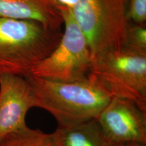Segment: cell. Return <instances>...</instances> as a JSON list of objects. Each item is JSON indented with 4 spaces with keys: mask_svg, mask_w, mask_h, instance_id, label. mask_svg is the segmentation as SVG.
I'll return each instance as SVG.
<instances>
[{
    "mask_svg": "<svg viewBox=\"0 0 146 146\" xmlns=\"http://www.w3.org/2000/svg\"><path fill=\"white\" fill-rule=\"evenodd\" d=\"M38 108L54 116L58 126H69L96 119L112 96L89 77L61 82L29 76Z\"/></svg>",
    "mask_w": 146,
    "mask_h": 146,
    "instance_id": "6da1fadb",
    "label": "cell"
},
{
    "mask_svg": "<svg viewBox=\"0 0 146 146\" xmlns=\"http://www.w3.org/2000/svg\"><path fill=\"white\" fill-rule=\"evenodd\" d=\"M62 33L37 21L0 17V74L28 77L56 48Z\"/></svg>",
    "mask_w": 146,
    "mask_h": 146,
    "instance_id": "7a4b0ae2",
    "label": "cell"
},
{
    "mask_svg": "<svg viewBox=\"0 0 146 146\" xmlns=\"http://www.w3.org/2000/svg\"><path fill=\"white\" fill-rule=\"evenodd\" d=\"M88 77L112 97L132 100L146 111V54L123 46L93 58Z\"/></svg>",
    "mask_w": 146,
    "mask_h": 146,
    "instance_id": "3957f363",
    "label": "cell"
},
{
    "mask_svg": "<svg viewBox=\"0 0 146 146\" xmlns=\"http://www.w3.org/2000/svg\"><path fill=\"white\" fill-rule=\"evenodd\" d=\"M129 0H79L71 11L86 37L94 58L125 45L130 25Z\"/></svg>",
    "mask_w": 146,
    "mask_h": 146,
    "instance_id": "277c9868",
    "label": "cell"
},
{
    "mask_svg": "<svg viewBox=\"0 0 146 146\" xmlns=\"http://www.w3.org/2000/svg\"><path fill=\"white\" fill-rule=\"evenodd\" d=\"M60 10L64 25L61 39L50 56L35 67L30 76L61 82L86 79L93 61L86 37L71 11Z\"/></svg>",
    "mask_w": 146,
    "mask_h": 146,
    "instance_id": "5b68a950",
    "label": "cell"
},
{
    "mask_svg": "<svg viewBox=\"0 0 146 146\" xmlns=\"http://www.w3.org/2000/svg\"><path fill=\"white\" fill-rule=\"evenodd\" d=\"M33 108H38V101L27 78L0 74V141L12 133L28 129L26 116Z\"/></svg>",
    "mask_w": 146,
    "mask_h": 146,
    "instance_id": "8992f818",
    "label": "cell"
},
{
    "mask_svg": "<svg viewBox=\"0 0 146 146\" xmlns=\"http://www.w3.org/2000/svg\"><path fill=\"white\" fill-rule=\"evenodd\" d=\"M96 120L108 137L118 145L146 144V111L132 100L112 97Z\"/></svg>",
    "mask_w": 146,
    "mask_h": 146,
    "instance_id": "52a82bcc",
    "label": "cell"
},
{
    "mask_svg": "<svg viewBox=\"0 0 146 146\" xmlns=\"http://www.w3.org/2000/svg\"><path fill=\"white\" fill-rule=\"evenodd\" d=\"M0 17L39 22L61 29L64 19L54 0H0Z\"/></svg>",
    "mask_w": 146,
    "mask_h": 146,
    "instance_id": "ba28073f",
    "label": "cell"
},
{
    "mask_svg": "<svg viewBox=\"0 0 146 146\" xmlns=\"http://www.w3.org/2000/svg\"><path fill=\"white\" fill-rule=\"evenodd\" d=\"M52 134L57 146H122L108 137L96 119L58 126Z\"/></svg>",
    "mask_w": 146,
    "mask_h": 146,
    "instance_id": "9c48e42d",
    "label": "cell"
},
{
    "mask_svg": "<svg viewBox=\"0 0 146 146\" xmlns=\"http://www.w3.org/2000/svg\"><path fill=\"white\" fill-rule=\"evenodd\" d=\"M0 146H57L52 134L30 128L12 133L0 141Z\"/></svg>",
    "mask_w": 146,
    "mask_h": 146,
    "instance_id": "30bf717a",
    "label": "cell"
},
{
    "mask_svg": "<svg viewBox=\"0 0 146 146\" xmlns=\"http://www.w3.org/2000/svg\"><path fill=\"white\" fill-rule=\"evenodd\" d=\"M123 46L135 52L146 54L145 24L138 25L130 23Z\"/></svg>",
    "mask_w": 146,
    "mask_h": 146,
    "instance_id": "8fae6325",
    "label": "cell"
},
{
    "mask_svg": "<svg viewBox=\"0 0 146 146\" xmlns=\"http://www.w3.org/2000/svg\"><path fill=\"white\" fill-rule=\"evenodd\" d=\"M128 14L131 23L145 24L146 0H129Z\"/></svg>",
    "mask_w": 146,
    "mask_h": 146,
    "instance_id": "7c38bea8",
    "label": "cell"
},
{
    "mask_svg": "<svg viewBox=\"0 0 146 146\" xmlns=\"http://www.w3.org/2000/svg\"><path fill=\"white\" fill-rule=\"evenodd\" d=\"M54 1L60 9H66L72 11L78 5L79 0H54Z\"/></svg>",
    "mask_w": 146,
    "mask_h": 146,
    "instance_id": "4fadbf2b",
    "label": "cell"
},
{
    "mask_svg": "<svg viewBox=\"0 0 146 146\" xmlns=\"http://www.w3.org/2000/svg\"><path fill=\"white\" fill-rule=\"evenodd\" d=\"M122 146H146V144L139 143H132L125 144V145H123Z\"/></svg>",
    "mask_w": 146,
    "mask_h": 146,
    "instance_id": "5bb4252c",
    "label": "cell"
}]
</instances>
